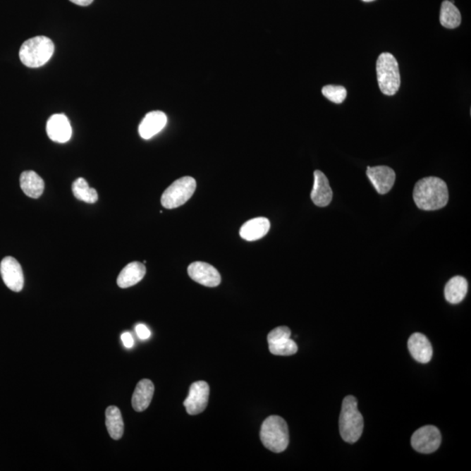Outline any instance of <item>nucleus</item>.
<instances>
[{
  "instance_id": "nucleus-1",
  "label": "nucleus",
  "mask_w": 471,
  "mask_h": 471,
  "mask_svg": "<svg viewBox=\"0 0 471 471\" xmlns=\"http://www.w3.org/2000/svg\"><path fill=\"white\" fill-rule=\"evenodd\" d=\"M414 200L423 211H436L446 206L448 190L446 183L436 176L419 180L415 186Z\"/></svg>"
},
{
  "instance_id": "nucleus-2",
  "label": "nucleus",
  "mask_w": 471,
  "mask_h": 471,
  "mask_svg": "<svg viewBox=\"0 0 471 471\" xmlns=\"http://www.w3.org/2000/svg\"><path fill=\"white\" fill-rule=\"evenodd\" d=\"M340 433L345 441L355 444L362 435L364 421L355 396L345 397L340 415Z\"/></svg>"
},
{
  "instance_id": "nucleus-3",
  "label": "nucleus",
  "mask_w": 471,
  "mask_h": 471,
  "mask_svg": "<svg viewBox=\"0 0 471 471\" xmlns=\"http://www.w3.org/2000/svg\"><path fill=\"white\" fill-rule=\"evenodd\" d=\"M54 53V44L45 36H37L22 44L20 59L25 67L36 68L49 62Z\"/></svg>"
},
{
  "instance_id": "nucleus-4",
  "label": "nucleus",
  "mask_w": 471,
  "mask_h": 471,
  "mask_svg": "<svg viewBox=\"0 0 471 471\" xmlns=\"http://www.w3.org/2000/svg\"><path fill=\"white\" fill-rule=\"evenodd\" d=\"M260 440L264 447L274 453L285 451L289 444V430L284 419L278 415L267 418L261 427Z\"/></svg>"
},
{
  "instance_id": "nucleus-5",
  "label": "nucleus",
  "mask_w": 471,
  "mask_h": 471,
  "mask_svg": "<svg viewBox=\"0 0 471 471\" xmlns=\"http://www.w3.org/2000/svg\"><path fill=\"white\" fill-rule=\"evenodd\" d=\"M379 87L382 94L393 97L399 91L400 75L398 62L393 54L382 53L377 62Z\"/></svg>"
},
{
  "instance_id": "nucleus-6",
  "label": "nucleus",
  "mask_w": 471,
  "mask_h": 471,
  "mask_svg": "<svg viewBox=\"0 0 471 471\" xmlns=\"http://www.w3.org/2000/svg\"><path fill=\"white\" fill-rule=\"evenodd\" d=\"M196 188V180L190 176L176 180L164 191L161 196V205L169 209L180 207L193 196Z\"/></svg>"
},
{
  "instance_id": "nucleus-7",
  "label": "nucleus",
  "mask_w": 471,
  "mask_h": 471,
  "mask_svg": "<svg viewBox=\"0 0 471 471\" xmlns=\"http://www.w3.org/2000/svg\"><path fill=\"white\" fill-rule=\"evenodd\" d=\"M292 332L287 326H279L268 334L269 350L274 355L289 356L295 355L298 345L290 338Z\"/></svg>"
},
{
  "instance_id": "nucleus-8",
  "label": "nucleus",
  "mask_w": 471,
  "mask_h": 471,
  "mask_svg": "<svg viewBox=\"0 0 471 471\" xmlns=\"http://www.w3.org/2000/svg\"><path fill=\"white\" fill-rule=\"evenodd\" d=\"M441 443L439 429L435 426H423L411 437V445L415 451L422 454L433 453L438 450Z\"/></svg>"
},
{
  "instance_id": "nucleus-9",
  "label": "nucleus",
  "mask_w": 471,
  "mask_h": 471,
  "mask_svg": "<svg viewBox=\"0 0 471 471\" xmlns=\"http://www.w3.org/2000/svg\"><path fill=\"white\" fill-rule=\"evenodd\" d=\"M209 387L207 382L197 381L191 384L189 396L185 403L187 413L196 415L204 412L209 403Z\"/></svg>"
},
{
  "instance_id": "nucleus-10",
  "label": "nucleus",
  "mask_w": 471,
  "mask_h": 471,
  "mask_svg": "<svg viewBox=\"0 0 471 471\" xmlns=\"http://www.w3.org/2000/svg\"><path fill=\"white\" fill-rule=\"evenodd\" d=\"M0 274L4 283L13 292H20L24 287V274L20 264L13 257H6L0 264Z\"/></svg>"
},
{
  "instance_id": "nucleus-11",
  "label": "nucleus",
  "mask_w": 471,
  "mask_h": 471,
  "mask_svg": "<svg viewBox=\"0 0 471 471\" xmlns=\"http://www.w3.org/2000/svg\"><path fill=\"white\" fill-rule=\"evenodd\" d=\"M188 274L191 279L202 286L216 287L221 283V276L218 270L211 264L204 262H194L188 267Z\"/></svg>"
},
{
  "instance_id": "nucleus-12",
  "label": "nucleus",
  "mask_w": 471,
  "mask_h": 471,
  "mask_svg": "<svg viewBox=\"0 0 471 471\" xmlns=\"http://www.w3.org/2000/svg\"><path fill=\"white\" fill-rule=\"evenodd\" d=\"M367 176L374 189L381 195L391 190L396 182V173L388 166L367 167Z\"/></svg>"
},
{
  "instance_id": "nucleus-13",
  "label": "nucleus",
  "mask_w": 471,
  "mask_h": 471,
  "mask_svg": "<svg viewBox=\"0 0 471 471\" xmlns=\"http://www.w3.org/2000/svg\"><path fill=\"white\" fill-rule=\"evenodd\" d=\"M47 133L51 141L65 143L72 136V127L68 118L63 114L51 116L47 123Z\"/></svg>"
},
{
  "instance_id": "nucleus-14",
  "label": "nucleus",
  "mask_w": 471,
  "mask_h": 471,
  "mask_svg": "<svg viewBox=\"0 0 471 471\" xmlns=\"http://www.w3.org/2000/svg\"><path fill=\"white\" fill-rule=\"evenodd\" d=\"M408 348L412 357L417 362L425 364L432 360L433 348L429 338L422 334H412L408 341Z\"/></svg>"
},
{
  "instance_id": "nucleus-15",
  "label": "nucleus",
  "mask_w": 471,
  "mask_h": 471,
  "mask_svg": "<svg viewBox=\"0 0 471 471\" xmlns=\"http://www.w3.org/2000/svg\"><path fill=\"white\" fill-rule=\"evenodd\" d=\"M314 176V183L311 193L312 201L319 207H326L333 200V191L331 189L329 179L320 171H315Z\"/></svg>"
},
{
  "instance_id": "nucleus-16",
  "label": "nucleus",
  "mask_w": 471,
  "mask_h": 471,
  "mask_svg": "<svg viewBox=\"0 0 471 471\" xmlns=\"http://www.w3.org/2000/svg\"><path fill=\"white\" fill-rule=\"evenodd\" d=\"M167 124V116L161 111H152L147 114L139 126V134L145 140L152 138L160 133Z\"/></svg>"
},
{
  "instance_id": "nucleus-17",
  "label": "nucleus",
  "mask_w": 471,
  "mask_h": 471,
  "mask_svg": "<svg viewBox=\"0 0 471 471\" xmlns=\"http://www.w3.org/2000/svg\"><path fill=\"white\" fill-rule=\"evenodd\" d=\"M154 392L153 382L148 379H143L136 385L133 397H132V406L136 412H143L149 408L152 403Z\"/></svg>"
},
{
  "instance_id": "nucleus-18",
  "label": "nucleus",
  "mask_w": 471,
  "mask_h": 471,
  "mask_svg": "<svg viewBox=\"0 0 471 471\" xmlns=\"http://www.w3.org/2000/svg\"><path fill=\"white\" fill-rule=\"evenodd\" d=\"M271 227L270 221L266 218H257L243 224L240 237L246 241H256L268 233Z\"/></svg>"
},
{
  "instance_id": "nucleus-19",
  "label": "nucleus",
  "mask_w": 471,
  "mask_h": 471,
  "mask_svg": "<svg viewBox=\"0 0 471 471\" xmlns=\"http://www.w3.org/2000/svg\"><path fill=\"white\" fill-rule=\"evenodd\" d=\"M146 274L145 264L140 262H132L127 264L118 276L117 285L121 288H128L142 281Z\"/></svg>"
},
{
  "instance_id": "nucleus-20",
  "label": "nucleus",
  "mask_w": 471,
  "mask_h": 471,
  "mask_svg": "<svg viewBox=\"0 0 471 471\" xmlns=\"http://www.w3.org/2000/svg\"><path fill=\"white\" fill-rule=\"evenodd\" d=\"M21 190L31 198H39L42 197L45 190V183L36 172L28 171L22 173L20 178Z\"/></svg>"
},
{
  "instance_id": "nucleus-21",
  "label": "nucleus",
  "mask_w": 471,
  "mask_h": 471,
  "mask_svg": "<svg viewBox=\"0 0 471 471\" xmlns=\"http://www.w3.org/2000/svg\"><path fill=\"white\" fill-rule=\"evenodd\" d=\"M467 293H468V282L462 276L452 278L445 286V299L451 304L462 302Z\"/></svg>"
},
{
  "instance_id": "nucleus-22",
  "label": "nucleus",
  "mask_w": 471,
  "mask_h": 471,
  "mask_svg": "<svg viewBox=\"0 0 471 471\" xmlns=\"http://www.w3.org/2000/svg\"><path fill=\"white\" fill-rule=\"evenodd\" d=\"M106 426L114 440H120L123 436L124 422L119 410L116 406H110L106 410Z\"/></svg>"
},
{
  "instance_id": "nucleus-23",
  "label": "nucleus",
  "mask_w": 471,
  "mask_h": 471,
  "mask_svg": "<svg viewBox=\"0 0 471 471\" xmlns=\"http://www.w3.org/2000/svg\"><path fill=\"white\" fill-rule=\"evenodd\" d=\"M440 22L443 27L448 29H455L461 25V13L454 3L445 0L441 4Z\"/></svg>"
},
{
  "instance_id": "nucleus-24",
  "label": "nucleus",
  "mask_w": 471,
  "mask_h": 471,
  "mask_svg": "<svg viewBox=\"0 0 471 471\" xmlns=\"http://www.w3.org/2000/svg\"><path fill=\"white\" fill-rule=\"evenodd\" d=\"M72 190L77 200L87 202V204H94L98 200L97 190L90 188L84 178L75 180L73 183Z\"/></svg>"
},
{
  "instance_id": "nucleus-25",
  "label": "nucleus",
  "mask_w": 471,
  "mask_h": 471,
  "mask_svg": "<svg viewBox=\"0 0 471 471\" xmlns=\"http://www.w3.org/2000/svg\"><path fill=\"white\" fill-rule=\"evenodd\" d=\"M322 94L329 101L341 104L347 98L348 92L344 87L338 86V85H327L322 88Z\"/></svg>"
},
{
  "instance_id": "nucleus-26",
  "label": "nucleus",
  "mask_w": 471,
  "mask_h": 471,
  "mask_svg": "<svg viewBox=\"0 0 471 471\" xmlns=\"http://www.w3.org/2000/svg\"><path fill=\"white\" fill-rule=\"evenodd\" d=\"M135 332L141 340H148L150 336H152V333H150L148 327L143 325V324H139V325L136 326Z\"/></svg>"
},
{
  "instance_id": "nucleus-27",
  "label": "nucleus",
  "mask_w": 471,
  "mask_h": 471,
  "mask_svg": "<svg viewBox=\"0 0 471 471\" xmlns=\"http://www.w3.org/2000/svg\"><path fill=\"white\" fill-rule=\"evenodd\" d=\"M121 341H123V343L125 348H133L135 343L134 338L133 337H132L130 333L123 334V336H121Z\"/></svg>"
},
{
  "instance_id": "nucleus-28",
  "label": "nucleus",
  "mask_w": 471,
  "mask_h": 471,
  "mask_svg": "<svg viewBox=\"0 0 471 471\" xmlns=\"http://www.w3.org/2000/svg\"><path fill=\"white\" fill-rule=\"evenodd\" d=\"M70 1L80 6H87L91 5L94 0H70Z\"/></svg>"
},
{
  "instance_id": "nucleus-29",
  "label": "nucleus",
  "mask_w": 471,
  "mask_h": 471,
  "mask_svg": "<svg viewBox=\"0 0 471 471\" xmlns=\"http://www.w3.org/2000/svg\"><path fill=\"white\" fill-rule=\"evenodd\" d=\"M364 2H373L374 0H362Z\"/></svg>"
}]
</instances>
